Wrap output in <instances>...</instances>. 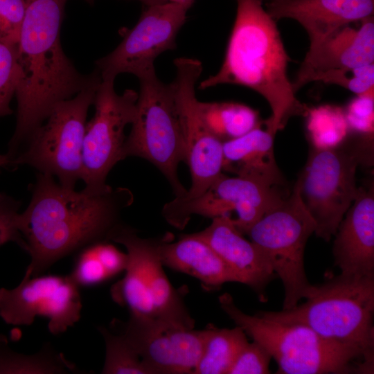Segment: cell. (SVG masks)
<instances>
[{"label": "cell", "mask_w": 374, "mask_h": 374, "mask_svg": "<svg viewBox=\"0 0 374 374\" xmlns=\"http://www.w3.org/2000/svg\"><path fill=\"white\" fill-rule=\"evenodd\" d=\"M31 193L27 208L19 213L17 226L30 256L25 274L32 277L89 244L109 241L123 223V211L134 202L127 188L76 191L39 172Z\"/></svg>", "instance_id": "obj_1"}, {"label": "cell", "mask_w": 374, "mask_h": 374, "mask_svg": "<svg viewBox=\"0 0 374 374\" xmlns=\"http://www.w3.org/2000/svg\"><path fill=\"white\" fill-rule=\"evenodd\" d=\"M67 0H26L17 42L19 78L17 123L7 154L15 157L58 103L101 78L96 69L81 74L65 55L60 28Z\"/></svg>", "instance_id": "obj_2"}, {"label": "cell", "mask_w": 374, "mask_h": 374, "mask_svg": "<svg viewBox=\"0 0 374 374\" xmlns=\"http://www.w3.org/2000/svg\"><path fill=\"white\" fill-rule=\"evenodd\" d=\"M235 1L236 15L224 62L215 75L199 84V89L232 84L258 93L271 111L266 130L276 135L292 117L304 115L308 109L297 99L288 78L290 59L276 21L264 8L265 0Z\"/></svg>", "instance_id": "obj_3"}, {"label": "cell", "mask_w": 374, "mask_h": 374, "mask_svg": "<svg viewBox=\"0 0 374 374\" xmlns=\"http://www.w3.org/2000/svg\"><path fill=\"white\" fill-rule=\"evenodd\" d=\"M306 301L290 310L264 311L266 318L305 326L326 339L359 349L367 373L373 371L374 276L342 274L314 285Z\"/></svg>", "instance_id": "obj_4"}, {"label": "cell", "mask_w": 374, "mask_h": 374, "mask_svg": "<svg viewBox=\"0 0 374 374\" xmlns=\"http://www.w3.org/2000/svg\"><path fill=\"white\" fill-rule=\"evenodd\" d=\"M222 310L253 341L261 344L278 365L280 374L364 373L362 351L356 347L330 341L308 327L249 315L234 303L232 296H219Z\"/></svg>", "instance_id": "obj_5"}, {"label": "cell", "mask_w": 374, "mask_h": 374, "mask_svg": "<svg viewBox=\"0 0 374 374\" xmlns=\"http://www.w3.org/2000/svg\"><path fill=\"white\" fill-rule=\"evenodd\" d=\"M161 240L141 238L124 223L112 232L109 241L125 247L128 261L124 277L112 287V297L126 306L130 319L136 322L193 328L195 321L181 294L163 270Z\"/></svg>", "instance_id": "obj_6"}, {"label": "cell", "mask_w": 374, "mask_h": 374, "mask_svg": "<svg viewBox=\"0 0 374 374\" xmlns=\"http://www.w3.org/2000/svg\"><path fill=\"white\" fill-rule=\"evenodd\" d=\"M134 118L126 137L123 157H136L154 165L169 183L175 197L187 189L178 175L185 149L174 91L159 79L155 70L139 77Z\"/></svg>", "instance_id": "obj_7"}, {"label": "cell", "mask_w": 374, "mask_h": 374, "mask_svg": "<svg viewBox=\"0 0 374 374\" xmlns=\"http://www.w3.org/2000/svg\"><path fill=\"white\" fill-rule=\"evenodd\" d=\"M101 78L73 97L57 103L11 160L53 176L62 186L75 188L82 180V145L87 116Z\"/></svg>", "instance_id": "obj_8"}, {"label": "cell", "mask_w": 374, "mask_h": 374, "mask_svg": "<svg viewBox=\"0 0 374 374\" xmlns=\"http://www.w3.org/2000/svg\"><path fill=\"white\" fill-rule=\"evenodd\" d=\"M316 224L303 204L296 180L292 193L249 229L246 235L264 253L285 291L283 310L306 299L314 285L308 280L304 253Z\"/></svg>", "instance_id": "obj_9"}, {"label": "cell", "mask_w": 374, "mask_h": 374, "mask_svg": "<svg viewBox=\"0 0 374 374\" xmlns=\"http://www.w3.org/2000/svg\"><path fill=\"white\" fill-rule=\"evenodd\" d=\"M358 145L341 143L312 147L298 177L303 204L315 224V235L326 242L337 229L358 193L356 171L363 159Z\"/></svg>", "instance_id": "obj_10"}, {"label": "cell", "mask_w": 374, "mask_h": 374, "mask_svg": "<svg viewBox=\"0 0 374 374\" xmlns=\"http://www.w3.org/2000/svg\"><path fill=\"white\" fill-rule=\"evenodd\" d=\"M114 78H101L93 105L95 112L87 122L82 145V180L84 188H106V179L114 166L123 160L125 129L136 113L138 92L126 89L118 94Z\"/></svg>", "instance_id": "obj_11"}, {"label": "cell", "mask_w": 374, "mask_h": 374, "mask_svg": "<svg viewBox=\"0 0 374 374\" xmlns=\"http://www.w3.org/2000/svg\"><path fill=\"white\" fill-rule=\"evenodd\" d=\"M278 187L222 173L199 196L190 199L175 197L163 205L161 213L168 223L183 229L194 215L213 219L234 211L237 218H233V222L244 235L267 211L287 196Z\"/></svg>", "instance_id": "obj_12"}, {"label": "cell", "mask_w": 374, "mask_h": 374, "mask_svg": "<svg viewBox=\"0 0 374 374\" xmlns=\"http://www.w3.org/2000/svg\"><path fill=\"white\" fill-rule=\"evenodd\" d=\"M175 77L171 82L188 166L191 185L181 197L190 199L204 193L222 173L223 142L207 127L202 116L195 86L202 72L194 58L174 60Z\"/></svg>", "instance_id": "obj_13"}, {"label": "cell", "mask_w": 374, "mask_h": 374, "mask_svg": "<svg viewBox=\"0 0 374 374\" xmlns=\"http://www.w3.org/2000/svg\"><path fill=\"white\" fill-rule=\"evenodd\" d=\"M188 10L174 2L145 6L136 25L127 30L118 46L96 61L101 78L131 73L138 78L155 70L154 61L176 48L177 34L186 20Z\"/></svg>", "instance_id": "obj_14"}, {"label": "cell", "mask_w": 374, "mask_h": 374, "mask_svg": "<svg viewBox=\"0 0 374 374\" xmlns=\"http://www.w3.org/2000/svg\"><path fill=\"white\" fill-rule=\"evenodd\" d=\"M80 287L69 275L30 276L12 289H0V317L8 324L30 326L37 317L48 319L53 335L65 332L81 317Z\"/></svg>", "instance_id": "obj_15"}, {"label": "cell", "mask_w": 374, "mask_h": 374, "mask_svg": "<svg viewBox=\"0 0 374 374\" xmlns=\"http://www.w3.org/2000/svg\"><path fill=\"white\" fill-rule=\"evenodd\" d=\"M151 374H193L202 355L205 330L131 319L113 322Z\"/></svg>", "instance_id": "obj_16"}, {"label": "cell", "mask_w": 374, "mask_h": 374, "mask_svg": "<svg viewBox=\"0 0 374 374\" xmlns=\"http://www.w3.org/2000/svg\"><path fill=\"white\" fill-rule=\"evenodd\" d=\"M357 28L346 26L309 47L292 85L296 93L326 72L374 62V21L368 17Z\"/></svg>", "instance_id": "obj_17"}, {"label": "cell", "mask_w": 374, "mask_h": 374, "mask_svg": "<svg viewBox=\"0 0 374 374\" xmlns=\"http://www.w3.org/2000/svg\"><path fill=\"white\" fill-rule=\"evenodd\" d=\"M332 247L341 274L374 276V187H359L337 231Z\"/></svg>", "instance_id": "obj_18"}, {"label": "cell", "mask_w": 374, "mask_h": 374, "mask_svg": "<svg viewBox=\"0 0 374 374\" xmlns=\"http://www.w3.org/2000/svg\"><path fill=\"white\" fill-rule=\"evenodd\" d=\"M193 233L212 247L233 271L238 283L247 285L265 300L264 291L275 273L264 253L244 237L230 215L213 218L206 228Z\"/></svg>", "instance_id": "obj_19"}, {"label": "cell", "mask_w": 374, "mask_h": 374, "mask_svg": "<svg viewBox=\"0 0 374 374\" xmlns=\"http://www.w3.org/2000/svg\"><path fill=\"white\" fill-rule=\"evenodd\" d=\"M269 15L276 21L289 18L307 32L310 47L350 23L372 17L374 0H265Z\"/></svg>", "instance_id": "obj_20"}, {"label": "cell", "mask_w": 374, "mask_h": 374, "mask_svg": "<svg viewBox=\"0 0 374 374\" xmlns=\"http://www.w3.org/2000/svg\"><path fill=\"white\" fill-rule=\"evenodd\" d=\"M159 253L163 265L198 279L208 290L225 283H238L218 254L194 233L182 235L175 242L165 235L161 240Z\"/></svg>", "instance_id": "obj_21"}, {"label": "cell", "mask_w": 374, "mask_h": 374, "mask_svg": "<svg viewBox=\"0 0 374 374\" xmlns=\"http://www.w3.org/2000/svg\"><path fill=\"white\" fill-rule=\"evenodd\" d=\"M275 135L258 126L223 143L222 170L278 186L283 184L274 153Z\"/></svg>", "instance_id": "obj_22"}, {"label": "cell", "mask_w": 374, "mask_h": 374, "mask_svg": "<svg viewBox=\"0 0 374 374\" xmlns=\"http://www.w3.org/2000/svg\"><path fill=\"white\" fill-rule=\"evenodd\" d=\"M199 106L207 127L223 143L262 125L258 112L242 103L199 101Z\"/></svg>", "instance_id": "obj_23"}, {"label": "cell", "mask_w": 374, "mask_h": 374, "mask_svg": "<svg viewBox=\"0 0 374 374\" xmlns=\"http://www.w3.org/2000/svg\"><path fill=\"white\" fill-rule=\"evenodd\" d=\"M205 330L201 357L193 374H228L240 350L248 343L247 334L239 326Z\"/></svg>", "instance_id": "obj_24"}, {"label": "cell", "mask_w": 374, "mask_h": 374, "mask_svg": "<svg viewBox=\"0 0 374 374\" xmlns=\"http://www.w3.org/2000/svg\"><path fill=\"white\" fill-rule=\"evenodd\" d=\"M80 371L50 344L44 346L36 354L24 355L10 348L6 337L0 335V374H63Z\"/></svg>", "instance_id": "obj_25"}, {"label": "cell", "mask_w": 374, "mask_h": 374, "mask_svg": "<svg viewBox=\"0 0 374 374\" xmlns=\"http://www.w3.org/2000/svg\"><path fill=\"white\" fill-rule=\"evenodd\" d=\"M98 330L105 343L104 374H151L143 361L117 330L101 326Z\"/></svg>", "instance_id": "obj_26"}, {"label": "cell", "mask_w": 374, "mask_h": 374, "mask_svg": "<svg viewBox=\"0 0 374 374\" xmlns=\"http://www.w3.org/2000/svg\"><path fill=\"white\" fill-rule=\"evenodd\" d=\"M308 130L313 146L329 148L344 141L350 129L344 111L326 105L310 111Z\"/></svg>", "instance_id": "obj_27"}, {"label": "cell", "mask_w": 374, "mask_h": 374, "mask_svg": "<svg viewBox=\"0 0 374 374\" xmlns=\"http://www.w3.org/2000/svg\"><path fill=\"white\" fill-rule=\"evenodd\" d=\"M19 78L16 44L0 39V117L12 113L10 104Z\"/></svg>", "instance_id": "obj_28"}, {"label": "cell", "mask_w": 374, "mask_h": 374, "mask_svg": "<svg viewBox=\"0 0 374 374\" xmlns=\"http://www.w3.org/2000/svg\"><path fill=\"white\" fill-rule=\"evenodd\" d=\"M78 251L69 276L79 287L96 285L112 278L99 256L96 242Z\"/></svg>", "instance_id": "obj_29"}, {"label": "cell", "mask_w": 374, "mask_h": 374, "mask_svg": "<svg viewBox=\"0 0 374 374\" xmlns=\"http://www.w3.org/2000/svg\"><path fill=\"white\" fill-rule=\"evenodd\" d=\"M319 81L343 87L357 96L374 93V64L330 71Z\"/></svg>", "instance_id": "obj_30"}, {"label": "cell", "mask_w": 374, "mask_h": 374, "mask_svg": "<svg viewBox=\"0 0 374 374\" xmlns=\"http://www.w3.org/2000/svg\"><path fill=\"white\" fill-rule=\"evenodd\" d=\"M269 353L259 343L253 341L240 350L228 374H267L271 359Z\"/></svg>", "instance_id": "obj_31"}, {"label": "cell", "mask_w": 374, "mask_h": 374, "mask_svg": "<svg viewBox=\"0 0 374 374\" xmlns=\"http://www.w3.org/2000/svg\"><path fill=\"white\" fill-rule=\"evenodd\" d=\"M374 93L357 96L344 111L349 129L371 136L373 134Z\"/></svg>", "instance_id": "obj_32"}, {"label": "cell", "mask_w": 374, "mask_h": 374, "mask_svg": "<svg viewBox=\"0 0 374 374\" xmlns=\"http://www.w3.org/2000/svg\"><path fill=\"white\" fill-rule=\"evenodd\" d=\"M19 206L17 201L0 193V247L9 242H15L26 249L17 226Z\"/></svg>", "instance_id": "obj_33"}, {"label": "cell", "mask_w": 374, "mask_h": 374, "mask_svg": "<svg viewBox=\"0 0 374 374\" xmlns=\"http://www.w3.org/2000/svg\"><path fill=\"white\" fill-rule=\"evenodd\" d=\"M26 8V0H0V39L17 44Z\"/></svg>", "instance_id": "obj_34"}, {"label": "cell", "mask_w": 374, "mask_h": 374, "mask_svg": "<svg viewBox=\"0 0 374 374\" xmlns=\"http://www.w3.org/2000/svg\"><path fill=\"white\" fill-rule=\"evenodd\" d=\"M162 1L163 2L170 1V2L179 3L182 6H184L187 10H188L191 7V6L195 1V0H162Z\"/></svg>", "instance_id": "obj_35"}, {"label": "cell", "mask_w": 374, "mask_h": 374, "mask_svg": "<svg viewBox=\"0 0 374 374\" xmlns=\"http://www.w3.org/2000/svg\"><path fill=\"white\" fill-rule=\"evenodd\" d=\"M10 159L6 154H0V168L6 165H10Z\"/></svg>", "instance_id": "obj_36"}, {"label": "cell", "mask_w": 374, "mask_h": 374, "mask_svg": "<svg viewBox=\"0 0 374 374\" xmlns=\"http://www.w3.org/2000/svg\"><path fill=\"white\" fill-rule=\"evenodd\" d=\"M143 3L144 6L154 5L157 3H164L162 0H138Z\"/></svg>", "instance_id": "obj_37"}, {"label": "cell", "mask_w": 374, "mask_h": 374, "mask_svg": "<svg viewBox=\"0 0 374 374\" xmlns=\"http://www.w3.org/2000/svg\"><path fill=\"white\" fill-rule=\"evenodd\" d=\"M84 1H86L87 3H93L95 0H84Z\"/></svg>", "instance_id": "obj_38"}]
</instances>
